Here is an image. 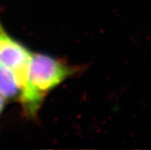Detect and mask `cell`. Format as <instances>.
Listing matches in <instances>:
<instances>
[{"instance_id":"obj_3","label":"cell","mask_w":151,"mask_h":150,"mask_svg":"<svg viewBox=\"0 0 151 150\" xmlns=\"http://www.w3.org/2000/svg\"><path fill=\"white\" fill-rule=\"evenodd\" d=\"M21 88L15 73L6 67L0 65V93L9 99L20 94Z\"/></svg>"},{"instance_id":"obj_2","label":"cell","mask_w":151,"mask_h":150,"mask_svg":"<svg viewBox=\"0 0 151 150\" xmlns=\"http://www.w3.org/2000/svg\"><path fill=\"white\" fill-rule=\"evenodd\" d=\"M32 55L26 48L0 30V65L15 73L21 88L26 80Z\"/></svg>"},{"instance_id":"obj_5","label":"cell","mask_w":151,"mask_h":150,"mask_svg":"<svg viewBox=\"0 0 151 150\" xmlns=\"http://www.w3.org/2000/svg\"><path fill=\"white\" fill-rule=\"evenodd\" d=\"M0 30H2V29H1V26H0Z\"/></svg>"},{"instance_id":"obj_4","label":"cell","mask_w":151,"mask_h":150,"mask_svg":"<svg viewBox=\"0 0 151 150\" xmlns=\"http://www.w3.org/2000/svg\"><path fill=\"white\" fill-rule=\"evenodd\" d=\"M4 103H5V98L0 93V114H1V113H2V110L4 108Z\"/></svg>"},{"instance_id":"obj_1","label":"cell","mask_w":151,"mask_h":150,"mask_svg":"<svg viewBox=\"0 0 151 150\" xmlns=\"http://www.w3.org/2000/svg\"><path fill=\"white\" fill-rule=\"evenodd\" d=\"M72 74L69 67L48 55L32 54L20 100L29 116H34L46 94Z\"/></svg>"}]
</instances>
